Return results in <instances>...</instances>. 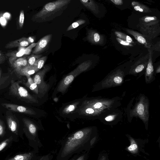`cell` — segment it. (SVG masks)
I'll list each match as a JSON object with an SVG mask.
<instances>
[{"mask_svg":"<svg viewBox=\"0 0 160 160\" xmlns=\"http://www.w3.org/2000/svg\"><path fill=\"white\" fill-rule=\"evenodd\" d=\"M97 139V131L92 127L76 131L63 140L56 160H69L75 155L89 152Z\"/></svg>","mask_w":160,"mask_h":160,"instance_id":"6da1fadb","label":"cell"},{"mask_svg":"<svg viewBox=\"0 0 160 160\" xmlns=\"http://www.w3.org/2000/svg\"><path fill=\"white\" fill-rule=\"evenodd\" d=\"M71 1L58 0L48 3L33 18L41 22L50 20L61 15Z\"/></svg>","mask_w":160,"mask_h":160,"instance_id":"7a4b0ae2","label":"cell"},{"mask_svg":"<svg viewBox=\"0 0 160 160\" xmlns=\"http://www.w3.org/2000/svg\"><path fill=\"white\" fill-rule=\"evenodd\" d=\"M149 100L148 98L143 94H140L138 102L129 113L130 117H137L140 119L144 124L147 130L148 129L149 115Z\"/></svg>","mask_w":160,"mask_h":160,"instance_id":"3957f363","label":"cell"},{"mask_svg":"<svg viewBox=\"0 0 160 160\" xmlns=\"http://www.w3.org/2000/svg\"><path fill=\"white\" fill-rule=\"evenodd\" d=\"M125 73L118 69L108 74L100 83V89H102L119 86L123 82Z\"/></svg>","mask_w":160,"mask_h":160,"instance_id":"277c9868","label":"cell"},{"mask_svg":"<svg viewBox=\"0 0 160 160\" xmlns=\"http://www.w3.org/2000/svg\"><path fill=\"white\" fill-rule=\"evenodd\" d=\"M92 63L91 61L88 60L79 65L62 80L58 88V91L64 92L75 78L80 73L87 70L90 67Z\"/></svg>","mask_w":160,"mask_h":160,"instance_id":"5b68a950","label":"cell"},{"mask_svg":"<svg viewBox=\"0 0 160 160\" xmlns=\"http://www.w3.org/2000/svg\"><path fill=\"white\" fill-rule=\"evenodd\" d=\"M125 136L130 142L129 145L125 148V149L126 151L134 156H140L141 153L149 155L144 149L145 144L148 142V139L135 138L128 134H125Z\"/></svg>","mask_w":160,"mask_h":160,"instance_id":"8992f818","label":"cell"},{"mask_svg":"<svg viewBox=\"0 0 160 160\" xmlns=\"http://www.w3.org/2000/svg\"><path fill=\"white\" fill-rule=\"evenodd\" d=\"M9 94L27 102L38 103L37 99L31 95L25 88L19 85L18 82L11 81Z\"/></svg>","mask_w":160,"mask_h":160,"instance_id":"52a82bcc","label":"cell"},{"mask_svg":"<svg viewBox=\"0 0 160 160\" xmlns=\"http://www.w3.org/2000/svg\"><path fill=\"white\" fill-rule=\"evenodd\" d=\"M49 68L45 66L43 69L37 72L34 75L33 78L34 82L37 85L38 92L44 93L47 92L49 86L43 81V78L45 73L49 70Z\"/></svg>","mask_w":160,"mask_h":160,"instance_id":"ba28073f","label":"cell"},{"mask_svg":"<svg viewBox=\"0 0 160 160\" xmlns=\"http://www.w3.org/2000/svg\"><path fill=\"white\" fill-rule=\"evenodd\" d=\"M149 58V53L146 56L140 59L131 66L128 72L129 74L136 75L146 68Z\"/></svg>","mask_w":160,"mask_h":160,"instance_id":"9c48e42d","label":"cell"},{"mask_svg":"<svg viewBox=\"0 0 160 160\" xmlns=\"http://www.w3.org/2000/svg\"><path fill=\"white\" fill-rule=\"evenodd\" d=\"M52 34H48L40 39L32 51L33 54H39L46 50L52 39Z\"/></svg>","mask_w":160,"mask_h":160,"instance_id":"30bf717a","label":"cell"},{"mask_svg":"<svg viewBox=\"0 0 160 160\" xmlns=\"http://www.w3.org/2000/svg\"><path fill=\"white\" fill-rule=\"evenodd\" d=\"M1 105L6 108L14 112L29 115L36 114L33 110L23 106L8 103H2Z\"/></svg>","mask_w":160,"mask_h":160,"instance_id":"8fae6325","label":"cell"},{"mask_svg":"<svg viewBox=\"0 0 160 160\" xmlns=\"http://www.w3.org/2000/svg\"><path fill=\"white\" fill-rule=\"evenodd\" d=\"M149 50V58L145 73V81L147 84L151 83L155 79L154 75V68L152 60V52Z\"/></svg>","mask_w":160,"mask_h":160,"instance_id":"7c38bea8","label":"cell"},{"mask_svg":"<svg viewBox=\"0 0 160 160\" xmlns=\"http://www.w3.org/2000/svg\"><path fill=\"white\" fill-rule=\"evenodd\" d=\"M9 61L11 66L15 71L21 69L28 66L27 57H22L19 58H10Z\"/></svg>","mask_w":160,"mask_h":160,"instance_id":"4fadbf2b","label":"cell"},{"mask_svg":"<svg viewBox=\"0 0 160 160\" xmlns=\"http://www.w3.org/2000/svg\"><path fill=\"white\" fill-rule=\"evenodd\" d=\"M87 39L89 42L94 44H101L104 40L102 35L92 30L88 31Z\"/></svg>","mask_w":160,"mask_h":160,"instance_id":"5bb4252c","label":"cell"},{"mask_svg":"<svg viewBox=\"0 0 160 160\" xmlns=\"http://www.w3.org/2000/svg\"><path fill=\"white\" fill-rule=\"evenodd\" d=\"M28 38L23 37L17 40L11 41L6 44V48H12L16 47L24 48L30 43Z\"/></svg>","mask_w":160,"mask_h":160,"instance_id":"9a60e30c","label":"cell"},{"mask_svg":"<svg viewBox=\"0 0 160 160\" xmlns=\"http://www.w3.org/2000/svg\"><path fill=\"white\" fill-rule=\"evenodd\" d=\"M34 151L17 155L8 160H35L38 156Z\"/></svg>","mask_w":160,"mask_h":160,"instance_id":"2e32d148","label":"cell"},{"mask_svg":"<svg viewBox=\"0 0 160 160\" xmlns=\"http://www.w3.org/2000/svg\"><path fill=\"white\" fill-rule=\"evenodd\" d=\"M111 111L110 114L108 113V114L106 113L101 116V121L104 124H110L111 123H112V122L117 119L118 117H120V111L111 112Z\"/></svg>","mask_w":160,"mask_h":160,"instance_id":"e0dca14e","label":"cell"},{"mask_svg":"<svg viewBox=\"0 0 160 160\" xmlns=\"http://www.w3.org/2000/svg\"><path fill=\"white\" fill-rule=\"evenodd\" d=\"M38 70L34 66H28L27 67L15 71L17 74L27 77L33 74Z\"/></svg>","mask_w":160,"mask_h":160,"instance_id":"ac0fdd59","label":"cell"},{"mask_svg":"<svg viewBox=\"0 0 160 160\" xmlns=\"http://www.w3.org/2000/svg\"><path fill=\"white\" fill-rule=\"evenodd\" d=\"M81 2L87 8L95 14L99 12L98 7L96 3L93 0H80Z\"/></svg>","mask_w":160,"mask_h":160,"instance_id":"d6986e66","label":"cell"},{"mask_svg":"<svg viewBox=\"0 0 160 160\" xmlns=\"http://www.w3.org/2000/svg\"><path fill=\"white\" fill-rule=\"evenodd\" d=\"M126 31L128 33L132 35L139 42L144 45L146 47H148L146 39L141 34L129 29H126Z\"/></svg>","mask_w":160,"mask_h":160,"instance_id":"ffe728a7","label":"cell"},{"mask_svg":"<svg viewBox=\"0 0 160 160\" xmlns=\"http://www.w3.org/2000/svg\"><path fill=\"white\" fill-rule=\"evenodd\" d=\"M7 122L9 130L13 133L17 134L18 127L17 122L15 119L11 116H7Z\"/></svg>","mask_w":160,"mask_h":160,"instance_id":"44dd1931","label":"cell"},{"mask_svg":"<svg viewBox=\"0 0 160 160\" xmlns=\"http://www.w3.org/2000/svg\"><path fill=\"white\" fill-rule=\"evenodd\" d=\"M132 5L134 10L136 11L144 13L151 12L150 9L147 6L138 2L133 1Z\"/></svg>","mask_w":160,"mask_h":160,"instance_id":"7402d4cb","label":"cell"},{"mask_svg":"<svg viewBox=\"0 0 160 160\" xmlns=\"http://www.w3.org/2000/svg\"><path fill=\"white\" fill-rule=\"evenodd\" d=\"M25 49L23 48L18 51H14L7 52L6 55L9 58L21 57L24 55Z\"/></svg>","mask_w":160,"mask_h":160,"instance_id":"603a6c76","label":"cell"},{"mask_svg":"<svg viewBox=\"0 0 160 160\" xmlns=\"http://www.w3.org/2000/svg\"><path fill=\"white\" fill-rule=\"evenodd\" d=\"M42 55L32 54L27 57L28 66H33L35 62L41 58Z\"/></svg>","mask_w":160,"mask_h":160,"instance_id":"cb8c5ba5","label":"cell"},{"mask_svg":"<svg viewBox=\"0 0 160 160\" xmlns=\"http://www.w3.org/2000/svg\"><path fill=\"white\" fill-rule=\"evenodd\" d=\"M114 33L118 38L125 40L131 43H134V42L132 39L129 36L118 31H115Z\"/></svg>","mask_w":160,"mask_h":160,"instance_id":"d4e9b609","label":"cell"},{"mask_svg":"<svg viewBox=\"0 0 160 160\" xmlns=\"http://www.w3.org/2000/svg\"><path fill=\"white\" fill-rule=\"evenodd\" d=\"M47 58L46 56L41 57L35 62L33 66L38 70H39L43 66Z\"/></svg>","mask_w":160,"mask_h":160,"instance_id":"484cf974","label":"cell"},{"mask_svg":"<svg viewBox=\"0 0 160 160\" xmlns=\"http://www.w3.org/2000/svg\"><path fill=\"white\" fill-rule=\"evenodd\" d=\"M86 21L83 19H80L72 23L67 29V31H70L77 28L79 26L85 23Z\"/></svg>","mask_w":160,"mask_h":160,"instance_id":"4316f807","label":"cell"},{"mask_svg":"<svg viewBox=\"0 0 160 160\" xmlns=\"http://www.w3.org/2000/svg\"><path fill=\"white\" fill-rule=\"evenodd\" d=\"M78 103V102H76L66 107L64 109L63 112L65 113L68 114L74 111L76 108Z\"/></svg>","mask_w":160,"mask_h":160,"instance_id":"83f0119b","label":"cell"},{"mask_svg":"<svg viewBox=\"0 0 160 160\" xmlns=\"http://www.w3.org/2000/svg\"><path fill=\"white\" fill-rule=\"evenodd\" d=\"M12 137L5 139L0 143V152L2 150L11 142L12 139Z\"/></svg>","mask_w":160,"mask_h":160,"instance_id":"f1b7e54d","label":"cell"},{"mask_svg":"<svg viewBox=\"0 0 160 160\" xmlns=\"http://www.w3.org/2000/svg\"><path fill=\"white\" fill-rule=\"evenodd\" d=\"M53 155L51 153L42 156H38L35 160H52Z\"/></svg>","mask_w":160,"mask_h":160,"instance_id":"f546056e","label":"cell"},{"mask_svg":"<svg viewBox=\"0 0 160 160\" xmlns=\"http://www.w3.org/2000/svg\"><path fill=\"white\" fill-rule=\"evenodd\" d=\"M88 152H85L79 154L75 160H88Z\"/></svg>","mask_w":160,"mask_h":160,"instance_id":"4dcf8cb0","label":"cell"},{"mask_svg":"<svg viewBox=\"0 0 160 160\" xmlns=\"http://www.w3.org/2000/svg\"><path fill=\"white\" fill-rule=\"evenodd\" d=\"M24 20V15L23 10H22L20 13L19 18V24L20 28L23 27Z\"/></svg>","mask_w":160,"mask_h":160,"instance_id":"1f68e13d","label":"cell"},{"mask_svg":"<svg viewBox=\"0 0 160 160\" xmlns=\"http://www.w3.org/2000/svg\"><path fill=\"white\" fill-rule=\"evenodd\" d=\"M37 44V43H33L30 45L27 48H25V55H29L32 50L33 48L35 47Z\"/></svg>","mask_w":160,"mask_h":160,"instance_id":"d6a6232c","label":"cell"},{"mask_svg":"<svg viewBox=\"0 0 160 160\" xmlns=\"http://www.w3.org/2000/svg\"><path fill=\"white\" fill-rule=\"evenodd\" d=\"M27 86L36 93L38 94V87L36 84L34 82Z\"/></svg>","mask_w":160,"mask_h":160,"instance_id":"836d02e7","label":"cell"},{"mask_svg":"<svg viewBox=\"0 0 160 160\" xmlns=\"http://www.w3.org/2000/svg\"><path fill=\"white\" fill-rule=\"evenodd\" d=\"M97 160H109L108 153L106 152H102L100 153Z\"/></svg>","mask_w":160,"mask_h":160,"instance_id":"e575fe53","label":"cell"},{"mask_svg":"<svg viewBox=\"0 0 160 160\" xmlns=\"http://www.w3.org/2000/svg\"><path fill=\"white\" fill-rule=\"evenodd\" d=\"M116 39L117 40L119 43L123 45L127 46H133L131 43L119 38H117Z\"/></svg>","mask_w":160,"mask_h":160,"instance_id":"d590c367","label":"cell"},{"mask_svg":"<svg viewBox=\"0 0 160 160\" xmlns=\"http://www.w3.org/2000/svg\"><path fill=\"white\" fill-rule=\"evenodd\" d=\"M157 19L156 17L155 16H147L144 19V21L146 22H149L151 21L156 20Z\"/></svg>","mask_w":160,"mask_h":160,"instance_id":"8d00e7d4","label":"cell"},{"mask_svg":"<svg viewBox=\"0 0 160 160\" xmlns=\"http://www.w3.org/2000/svg\"><path fill=\"white\" fill-rule=\"evenodd\" d=\"M5 126L2 121L0 119V137L2 136L5 132Z\"/></svg>","mask_w":160,"mask_h":160,"instance_id":"74e56055","label":"cell"},{"mask_svg":"<svg viewBox=\"0 0 160 160\" xmlns=\"http://www.w3.org/2000/svg\"><path fill=\"white\" fill-rule=\"evenodd\" d=\"M111 1L117 5H121L123 3V1L122 0H111Z\"/></svg>","mask_w":160,"mask_h":160,"instance_id":"f35d334b","label":"cell"},{"mask_svg":"<svg viewBox=\"0 0 160 160\" xmlns=\"http://www.w3.org/2000/svg\"><path fill=\"white\" fill-rule=\"evenodd\" d=\"M5 60L4 56L1 52H0V63H2Z\"/></svg>","mask_w":160,"mask_h":160,"instance_id":"ab89813d","label":"cell"},{"mask_svg":"<svg viewBox=\"0 0 160 160\" xmlns=\"http://www.w3.org/2000/svg\"><path fill=\"white\" fill-rule=\"evenodd\" d=\"M79 154L75 155L73 156L72 158H71L69 160H75L78 157Z\"/></svg>","mask_w":160,"mask_h":160,"instance_id":"60d3db41","label":"cell"},{"mask_svg":"<svg viewBox=\"0 0 160 160\" xmlns=\"http://www.w3.org/2000/svg\"><path fill=\"white\" fill-rule=\"evenodd\" d=\"M160 72V67L159 66L157 68L156 70V72L157 73H159Z\"/></svg>","mask_w":160,"mask_h":160,"instance_id":"b9f144b4","label":"cell"},{"mask_svg":"<svg viewBox=\"0 0 160 160\" xmlns=\"http://www.w3.org/2000/svg\"><path fill=\"white\" fill-rule=\"evenodd\" d=\"M1 71L0 70V78H1Z\"/></svg>","mask_w":160,"mask_h":160,"instance_id":"7bdbcfd3","label":"cell"}]
</instances>
